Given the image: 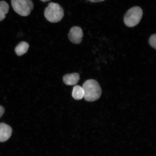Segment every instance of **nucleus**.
<instances>
[{
	"label": "nucleus",
	"mask_w": 156,
	"mask_h": 156,
	"mask_svg": "<svg viewBox=\"0 0 156 156\" xmlns=\"http://www.w3.org/2000/svg\"><path fill=\"white\" fill-rule=\"evenodd\" d=\"M84 98L88 102H94L98 99L102 93V89L98 82L93 79L87 80L83 87Z\"/></svg>",
	"instance_id": "obj_1"
},
{
	"label": "nucleus",
	"mask_w": 156,
	"mask_h": 156,
	"mask_svg": "<svg viewBox=\"0 0 156 156\" xmlns=\"http://www.w3.org/2000/svg\"><path fill=\"white\" fill-rule=\"evenodd\" d=\"M44 16L47 20L51 23H56L62 20L64 16V9L57 3L50 2L45 9Z\"/></svg>",
	"instance_id": "obj_2"
},
{
	"label": "nucleus",
	"mask_w": 156,
	"mask_h": 156,
	"mask_svg": "<svg viewBox=\"0 0 156 156\" xmlns=\"http://www.w3.org/2000/svg\"><path fill=\"white\" fill-rule=\"evenodd\" d=\"M143 14V10L141 7L138 6L132 7L129 9L124 15V24L129 27L136 26L141 21Z\"/></svg>",
	"instance_id": "obj_3"
},
{
	"label": "nucleus",
	"mask_w": 156,
	"mask_h": 156,
	"mask_svg": "<svg viewBox=\"0 0 156 156\" xmlns=\"http://www.w3.org/2000/svg\"><path fill=\"white\" fill-rule=\"evenodd\" d=\"M11 3L15 12L22 16L30 15L34 8L32 0H11Z\"/></svg>",
	"instance_id": "obj_4"
},
{
	"label": "nucleus",
	"mask_w": 156,
	"mask_h": 156,
	"mask_svg": "<svg viewBox=\"0 0 156 156\" xmlns=\"http://www.w3.org/2000/svg\"><path fill=\"white\" fill-rule=\"evenodd\" d=\"M83 35L82 29L80 27L74 26L70 29L68 37L69 40L73 44H79L82 41Z\"/></svg>",
	"instance_id": "obj_5"
},
{
	"label": "nucleus",
	"mask_w": 156,
	"mask_h": 156,
	"mask_svg": "<svg viewBox=\"0 0 156 156\" xmlns=\"http://www.w3.org/2000/svg\"><path fill=\"white\" fill-rule=\"evenodd\" d=\"M12 132L10 126L5 123H0V142L7 141L11 137Z\"/></svg>",
	"instance_id": "obj_6"
},
{
	"label": "nucleus",
	"mask_w": 156,
	"mask_h": 156,
	"mask_svg": "<svg viewBox=\"0 0 156 156\" xmlns=\"http://www.w3.org/2000/svg\"><path fill=\"white\" fill-rule=\"evenodd\" d=\"M80 76L79 73H74L67 74L64 76L63 81L66 85H74L79 82Z\"/></svg>",
	"instance_id": "obj_7"
},
{
	"label": "nucleus",
	"mask_w": 156,
	"mask_h": 156,
	"mask_svg": "<svg viewBox=\"0 0 156 156\" xmlns=\"http://www.w3.org/2000/svg\"><path fill=\"white\" fill-rule=\"evenodd\" d=\"M29 44L25 42H21L17 45L15 48V51L17 55L20 56L26 53L28 50Z\"/></svg>",
	"instance_id": "obj_8"
},
{
	"label": "nucleus",
	"mask_w": 156,
	"mask_h": 156,
	"mask_svg": "<svg viewBox=\"0 0 156 156\" xmlns=\"http://www.w3.org/2000/svg\"><path fill=\"white\" fill-rule=\"evenodd\" d=\"M9 5L6 2L0 1V21H3L6 17V15L9 12Z\"/></svg>",
	"instance_id": "obj_9"
},
{
	"label": "nucleus",
	"mask_w": 156,
	"mask_h": 156,
	"mask_svg": "<svg viewBox=\"0 0 156 156\" xmlns=\"http://www.w3.org/2000/svg\"><path fill=\"white\" fill-rule=\"evenodd\" d=\"M72 96L76 100H80L84 97V91L82 87L76 85L73 88Z\"/></svg>",
	"instance_id": "obj_10"
},
{
	"label": "nucleus",
	"mask_w": 156,
	"mask_h": 156,
	"mask_svg": "<svg viewBox=\"0 0 156 156\" xmlns=\"http://www.w3.org/2000/svg\"><path fill=\"white\" fill-rule=\"evenodd\" d=\"M149 44L151 47L156 49V34L152 35L149 40Z\"/></svg>",
	"instance_id": "obj_11"
},
{
	"label": "nucleus",
	"mask_w": 156,
	"mask_h": 156,
	"mask_svg": "<svg viewBox=\"0 0 156 156\" xmlns=\"http://www.w3.org/2000/svg\"><path fill=\"white\" fill-rule=\"evenodd\" d=\"M5 112V109L3 106L0 105V118L3 115Z\"/></svg>",
	"instance_id": "obj_12"
},
{
	"label": "nucleus",
	"mask_w": 156,
	"mask_h": 156,
	"mask_svg": "<svg viewBox=\"0 0 156 156\" xmlns=\"http://www.w3.org/2000/svg\"><path fill=\"white\" fill-rule=\"evenodd\" d=\"M105 1V0H87V1L91 2L92 3H98L100 2H102Z\"/></svg>",
	"instance_id": "obj_13"
},
{
	"label": "nucleus",
	"mask_w": 156,
	"mask_h": 156,
	"mask_svg": "<svg viewBox=\"0 0 156 156\" xmlns=\"http://www.w3.org/2000/svg\"><path fill=\"white\" fill-rule=\"evenodd\" d=\"M40 1H41L43 2H45L50 1H51V0H40Z\"/></svg>",
	"instance_id": "obj_14"
}]
</instances>
